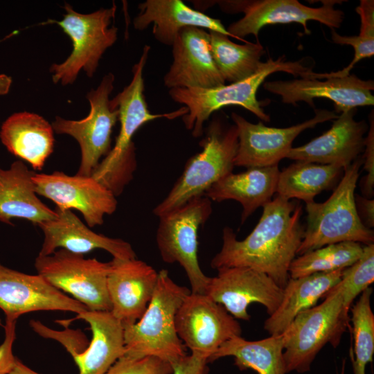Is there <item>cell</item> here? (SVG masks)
<instances>
[{
  "mask_svg": "<svg viewBox=\"0 0 374 374\" xmlns=\"http://www.w3.org/2000/svg\"><path fill=\"white\" fill-rule=\"evenodd\" d=\"M64 9L62 20L51 22L56 23L71 38L73 50L63 62L53 64L49 71L55 84L66 86L75 81L81 70L93 77L103 55L116 42L118 28L109 27L116 15L114 3L89 14L78 12L66 3Z\"/></svg>",
  "mask_w": 374,
  "mask_h": 374,
  "instance_id": "cell-7",
  "label": "cell"
},
{
  "mask_svg": "<svg viewBox=\"0 0 374 374\" xmlns=\"http://www.w3.org/2000/svg\"><path fill=\"white\" fill-rule=\"evenodd\" d=\"M16 321L6 320L3 326L5 337L0 345V374H8L12 368L16 357L12 346L16 338Z\"/></svg>",
  "mask_w": 374,
  "mask_h": 374,
  "instance_id": "cell-38",
  "label": "cell"
},
{
  "mask_svg": "<svg viewBox=\"0 0 374 374\" xmlns=\"http://www.w3.org/2000/svg\"><path fill=\"white\" fill-rule=\"evenodd\" d=\"M344 368H345V360L344 361V364L342 365V369L340 374H344Z\"/></svg>",
  "mask_w": 374,
  "mask_h": 374,
  "instance_id": "cell-44",
  "label": "cell"
},
{
  "mask_svg": "<svg viewBox=\"0 0 374 374\" xmlns=\"http://www.w3.org/2000/svg\"><path fill=\"white\" fill-rule=\"evenodd\" d=\"M355 11L360 17L359 35L374 37V1L361 0Z\"/></svg>",
  "mask_w": 374,
  "mask_h": 374,
  "instance_id": "cell-40",
  "label": "cell"
},
{
  "mask_svg": "<svg viewBox=\"0 0 374 374\" xmlns=\"http://www.w3.org/2000/svg\"><path fill=\"white\" fill-rule=\"evenodd\" d=\"M278 71L308 79L314 73L302 60L285 61L283 55L276 60L269 58L256 73L240 81L211 88H175L169 89L168 93L172 100L187 108L183 122L193 136L197 138L203 135L204 124L213 113L228 105L241 106L260 120L269 122V116L262 109L265 103L257 99L256 93L265 80Z\"/></svg>",
  "mask_w": 374,
  "mask_h": 374,
  "instance_id": "cell-2",
  "label": "cell"
},
{
  "mask_svg": "<svg viewBox=\"0 0 374 374\" xmlns=\"http://www.w3.org/2000/svg\"><path fill=\"white\" fill-rule=\"evenodd\" d=\"M265 90L281 97L282 102L295 105L304 101L315 108L314 98H324L334 103L336 114L360 106L374 105V81L364 80L354 74L325 79L299 78L268 81Z\"/></svg>",
  "mask_w": 374,
  "mask_h": 374,
  "instance_id": "cell-18",
  "label": "cell"
},
{
  "mask_svg": "<svg viewBox=\"0 0 374 374\" xmlns=\"http://www.w3.org/2000/svg\"><path fill=\"white\" fill-rule=\"evenodd\" d=\"M357 111L353 108L341 112L328 130L303 145L292 148L286 158L336 165L344 170L364 150L368 125L364 120H355Z\"/></svg>",
  "mask_w": 374,
  "mask_h": 374,
  "instance_id": "cell-21",
  "label": "cell"
},
{
  "mask_svg": "<svg viewBox=\"0 0 374 374\" xmlns=\"http://www.w3.org/2000/svg\"><path fill=\"white\" fill-rule=\"evenodd\" d=\"M362 163L360 156L344 170L341 180L326 202L305 204L307 225L296 255L341 242L373 244L374 232L362 223L355 202Z\"/></svg>",
  "mask_w": 374,
  "mask_h": 374,
  "instance_id": "cell-4",
  "label": "cell"
},
{
  "mask_svg": "<svg viewBox=\"0 0 374 374\" xmlns=\"http://www.w3.org/2000/svg\"><path fill=\"white\" fill-rule=\"evenodd\" d=\"M355 202L357 215L363 225L371 229L374 226V200L373 199L355 195Z\"/></svg>",
  "mask_w": 374,
  "mask_h": 374,
  "instance_id": "cell-41",
  "label": "cell"
},
{
  "mask_svg": "<svg viewBox=\"0 0 374 374\" xmlns=\"http://www.w3.org/2000/svg\"><path fill=\"white\" fill-rule=\"evenodd\" d=\"M208 363L207 359L198 355H186L172 364V374H208Z\"/></svg>",
  "mask_w": 374,
  "mask_h": 374,
  "instance_id": "cell-39",
  "label": "cell"
},
{
  "mask_svg": "<svg viewBox=\"0 0 374 374\" xmlns=\"http://www.w3.org/2000/svg\"><path fill=\"white\" fill-rule=\"evenodd\" d=\"M34 265L38 275L89 310L111 312L107 285L109 262L60 249L48 256L38 255Z\"/></svg>",
  "mask_w": 374,
  "mask_h": 374,
  "instance_id": "cell-11",
  "label": "cell"
},
{
  "mask_svg": "<svg viewBox=\"0 0 374 374\" xmlns=\"http://www.w3.org/2000/svg\"><path fill=\"white\" fill-rule=\"evenodd\" d=\"M33 180L37 194L53 201L57 208L78 210L89 227L102 225L105 216L116 210V197L91 176L35 172Z\"/></svg>",
  "mask_w": 374,
  "mask_h": 374,
  "instance_id": "cell-15",
  "label": "cell"
},
{
  "mask_svg": "<svg viewBox=\"0 0 374 374\" xmlns=\"http://www.w3.org/2000/svg\"><path fill=\"white\" fill-rule=\"evenodd\" d=\"M373 289L366 288L350 309L354 335L353 362L354 374H366V366L373 362L374 353V314L371 305Z\"/></svg>",
  "mask_w": 374,
  "mask_h": 374,
  "instance_id": "cell-33",
  "label": "cell"
},
{
  "mask_svg": "<svg viewBox=\"0 0 374 374\" xmlns=\"http://www.w3.org/2000/svg\"><path fill=\"white\" fill-rule=\"evenodd\" d=\"M171 46L173 60L163 77L166 87L211 88L225 84L213 58L208 30L184 28Z\"/></svg>",
  "mask_w": 374,
  "mask_h": 374,
  "instance_id": "cell-19",
  "label": "cell"
},
{
  "mask_svg": "<svg viewBox=\"0 0 374 374\" xmlns=\"http://www.w3.org/2000/svg\"><path fill=\"white\" fill-rule=\"evenodd\" d=\"M200 142L202 150L190 157L167 196L153 209L159 217L194 197L202 196L222 177L233 172L238 148L234 124L213 116Z\"/></svg>",
  "mask_w": 374,
  "mask_h": 374,
  "instance_id": "cell-5",
  "label": "cell"
},
{
  "mask_svg": "<svg viewBox=\"0 0 374 374\" xmlns=\"http://www.w3.org/2000/svg\"><path fill=\"white\" fill-rule=\"evenodd\" d=\"M331 39L334 43L340 45H350L354 48V57L350 63L342 70L324 73V78L344 77L348 75L354 66L364 58L374 55V37L362 35L343 36L331 29Z\"/></svg>",
  "mask_w": 374,
  "mask_h": 374,
  "instance_id": "cell-36",
  "label": "cell"
},
{
  "mask_svg": "<svg viewBox=\"0 0 374 374\" xmlns=\"http://www.w3.org/2000/svg\"><path fill=\"white\" fill-rule=\"evenodd\" d=\"M370 127L365 137L363 159L364 170L366 175L361 181L362 192L365 197L370 198L374 194V124L373 118H370Z\"/></svg>",
  "mask_w": 374,
  "mask_h": 374,
  "instance_id": "cell-37",
  "label": "cell"
},
{
  "mask_svg": "<svg viewBox=\"0 0 374 374\" xmlns=\"http://www.w3.org/2000/svg\"><path fill=\"white\" fill-rule=\"evenodd\" d=\"M323 301L299 313L282 333L286 373H305L318 353L330 343L336 348L348 326L349 309L335 285Z\"/></svg>",
  "mask_w": 374,
  "mask_h": 374,
  "instance_id": "cell-6",
  "label": "cell"
},
{
  "mask_svg": "<svg viewBox=\"0 0 374 374\" xmlns=\"http://www.w3.org/2000/svg\"><path fill=\"white\" fill-rule=\"evenodd\" d=\"M114 80V75L108 73L96 89L88 92L90 111L86 118L76 121L56 116L51 124L54 132L69 135L78 143L81 152L78 175L91 176L101 157L112 148V129L118 120V109L109 99Z\"/></svg>",
  "mask_w": 374,
  "mask_h": 374,
  "instance_id": "cell-12",
  "label": "cell"
},
{
  "mask_svg": "<svg viewBox=\"0 0 374 374\" xmlns=\"http://www.w3.org/2000/svg\"><path fill=\"white\" fill-rule=\"evenodd\" d=\"M175 328L191 353L208 362L222 344L242 332L239 322L224 306L206 294L191 292L177 312Z\"/></svg>",
  "mask_w": 374,
  "mask_h": 374,
  "instance_id": "cell-13",
  "label": "cell"
},
{
  "mask_svg": "<svg viewBox=\"0 0 374 374\" xmlns=\"http://www.w3.org/2000/svg\"><path fill=\"white\" fill-rule=\"evenodd\" d=\"M157 280L158 272L136 258H113L109 262L107 285L111 313L123 326L141 319L153 296Z\"/></svg>",
  "mask_w": 374,
  "mask_h": 374,
  "instance_id": "cell-20",
  "label": "cell"
},
{
  "mask_svg": "<svg viewBox=\"0 0 374 374\" xmlns=\"http://www.w3.org/2000/svg\"><path fill=\"white\" fill-rule=\"evenodd\" d=\"M54 131L42 116L21 112L10 115L1 125L0 139L12 154L41 170L53 152Z\"/></svg>",
  "mask_w": 374,
  "mask_h": 374,
  "instance_id": "cell-26",
  "label": "cell"
},
{
  "mask_svg": "<svg viewBox=\"0 0 374 374\" xmlns=\"http://www.w3.org/2000/svg\"><path fill=\"white\" fill-rule=\"evenodd\" d=\"M190 290L175 283L166 269L158 272L153 296L141 319L123 326L125 354L129 357L154 356L172 365L186 355L175 328L177 312Z\"/></svg>",
  "mask_w": 374,
  "mask_h": 374,
  "instance_id": "cell-3",
  "label": "cell"
},
{
  "mask_svg": "<svg viewBox=\"0 0 374 374\" xmlns=\"http://www.w3.org/2000/svg\"><path fill=\"white\" fill-rule=\"evenodd\" d=\"M313 118L285 128L267 127L261 121L252 123L232 112L231 118L238 132V148L234 166L247 168L278 165L292 148L294 140L304 130L334 121L339 114L324 109H314Z\"/></svg>",
  "mask_w": 374,
  "mask_h": 374,
  "instance_id": "cell-14",
  "label": "cell"
},
{
  "mask_svg": "<svg viewBox=\"0 0 374 374\" xmlns=\"http://www.w3.org/2000/svg\"><path fill=\"white\" fill-rule=\"evenodd\" d=\"M319 8L306 6L296 0H225L215 1L220 9L229 14L243 12L244 17L226 28L233 38L244 41L253 35L258 41L260 30L265 26L276 24L299 23L306 34H310L308 21H317L330 29L338 28L344 13L335 6L343 1L323 0Z\"/></svg>",
  "mask_w": 374,
  "mask_h": 374,
  "instance_id": "cell-9",
  "label": "cell"
},
{
  "mask_svg": "<svg viewBox=\"0 0 374 374\" xmlns=\"http://www.w3.org/2000/svg\"><path fill=\"white\" fill-rule=\"evenodd\" d=\"M283 350L282 334L258 341H247L238 336L222 344L210 362L233 356L235 365L240 370L251 368L258 374H285Z\"/></svg>",
  "mask_w": 374,
  "mask_h": 374,
  "instance_id": "cell-30",
  "label": "cell"
},
{
  "mask_svg": "<svg viewBox=\"0 0 374 374\" xmlns=\"http://www.w3.org/2000/svg\"><path fill=\"white\" fill-rule=\"evenodd\" d=\"M279 173L278 165L247 168L240 173L232 172L211 186L204 195L217 202H238L242 207V224L257 208L272 199Z\"/></svg>",
  "mask_w": 374,
  "mask_h": 374,
  "instance_id": "cell-27",
  "label": "cell"
},
{
  "mask_svg": "<svg viewBox=\"0 0 374 374\" xmlns=\"http://www.w3.org/2000/svg\"><path fill=\"white\" fill-rule=\"evenodd\" d=\"M112 102L118 112L119 133L114 146L100 161L91 177L116 197L131 181L137 166L134 134L145 123L167 115L151 113L144 91L138 87L124 89Z\"/></svg>",
  "mask_w": 374,
  "mask_h": 374,
  "instance_id": "cell-10",
  "label": "cell"
},
{
  "mask_svg": "<svg viewBox=\"0 0 374 374\" xmlns=\"http://www.w3.org/2000/svg\"><path fill=\"white\" fill-rule=\"evenodd\" d=\"M343 172L339 166L296 161L280 171L276 193L308 204L323 190L335 189Z\"/></svg>",
  "mask_w": 374,
  "mask_h": 374,
  "instance_id": "cell-29",
  "label": "cell"
},
{
  "mask_svg": "<svg viewBox=\"0 0 374 374\" xmlns=\"http://www.w3.org/2000/svg\"><path fill=\"white\" fill-rule=\"evenodd\" d=\"M55 218L38 225L44 233V242L38 255L48 256L57 249L84 254L94 249L108 251L113 258H136L132 245L120 238H109L91 231L71 210L55 208Z\"/></svg>",
  "mask_w": 374,
  "mask_h": 374,
  "instance_id": "cell-22",
  "label": "cell"
},
{
  "mask_svg": "<svg viewBox=\"0 0 374 374\" xmlns=\"http://www.w3.org/2000/svg\"><path fill=\"white\" fill-rule=\"evenodd\" d=\"M374 281V244L364 245L361 257L343 270L335 286L341 291L344 305L350 309L355 299Z\"/></svg>",
  "mask_w": 374,
  "mask_h": 374,
  "instance_id": "cell-34",
  "label": "cell"
},
{
  "mask_svg": "<svg viewBox=\"0 0 374 374\" xmlns=\"http://www.w3.org/2000/svg\"><path fill=\"white\" fill-rule=\"evenodd\" d=\"M139 14L133 21L137 30L152 24L154 37L160 43L172 46L179 32L193 26L233 36L218 19L192 8L181 0H146L139 4Z\"/></svg>",
  "mask_w": 374,
  "mask_h": 374,
  "instance_id": "cell-24",
  "label": "cell"
},
{
  "mask_svg": "<svg viewBox=\"0 0 374 374\" xmlns=\"http://www.w3.org/2000/svg\"><path fill=\"white\" fill-rule=\"evenodd\" d=\"M344 269L290 278L280 305L265 321V330L270 335H281L299 313L314 306L341 280Z\"/></svg>",
  "mask_w": 374,
  "mask_h": 374,
  "instance_id": "cell-28",
  "label": "cell"
},
{
  "mask_svg": "<svg viewBox=\"0 0 374 374\" xmlns=\"http://www.w3.org/2000/svg\"><path fill=\"white\" fill-rule=\"evenodd\" d=\"M8 374H39L15 358L13 366Z\"/></svg>",
  "mask_w": 374,
  "mask_h": 374,
  "instance_id": "cell-42",
  "label": "cell"
},
{
  "mask_svg": "<svg viewBox=\"0 0 374 374\" xmlns=\"http://www.w3.org/2000/svg\"><path fill=\"white\" fill-rule=\"evenodd\" d=\"M212 213L211 200L202 195L159 217L156 241L163 262H177L188 278L192 293L205 294L210 278L198 260V231Z\"/></svg>",
  "mask_w": 374,
  "mask_h": 374,
  "instance_id": "cell-8",
  "label": "cell"
},
{
  "mask_svg": "<svg viewBox=\"0 0 374 374\" xmlns=\"http://www.w3.org/2000/svg\"><path fill=\"white\" fill-rule=\"evenodd\" d=\"M12 78L6 74H0V96L6 95L9 92L12 84Z\"/></svg>",
  "mask_w": 374,
  "mask_h": 374,
  "instance_id": "cell-43",
  "label": "cell"
},
{
  "mask_svg": "<svg viewBox=\"0 0 374 374\" xmlns=\"http://www.w3.org/2000/svg\"><path fill=\"white\" fill-rule=\"evenodd\" d=\"M364 246L355 242H341L323 246L295 258L289 267L291 278L316 273L344 269L362 255Z\"/></svg>",
  "mask_w": 374,
  "mask_h": 374,
  "instance_id": "cell-32",
  "label": "cell"
},
{
  "mask_svg": "<svg viewBox=\"0 0 374 374\" xmlns=\"http://www.w3.org/2000/svg\"><path fill=\"white\" fill-rule=\"evenodd\" d=\"M34 174L19 160L8 169L0 168V222L12 224V219L21 218L38 226L55 217V210L36 195Z\"/></svg>",
  "mask_w": 374,
  "mask_h": 374,
  "instance_id": "cell-25",
  "label": "cell"
},
{
  "mask_svg": "<svg viewBox=\"0 0 374 374\" xmlns=\"http://www.w3.org/2000/svg\"><path fill=\"white\" fill-rule=\"evenodd\" d=\"M83 319L92 332V339L85 349L71 353L79 374H105L125 354L123 324L111 312L85 310L69 320L57 322L67 326L70 321Z\"/></svg>",
  "mask_w": 374,
  "mask_h": 374,
  "instance_id": "cell-23",
  "label": "cell"
},
{
  "mask_svg": "<svg viewBox=\"0 0 374 374\" xmlns=\"http://www.w3.org/2000/svg\"><path fill=\"white\" fill-rule=\"evenodd\" d=\"M205 294L234 318L249 321L250 304H262L271 315L281 302L283 289L264 273L248 267H224L210 278Z\"/></svg>",
  "mask_w": 374,
  "mask_h": 374,
  "instance_id": "cell-16",
  "label": "cell"
},
{
  "mask_svg": "<svg viewBox=\"0 0 374 374\" xmlns=\"http://www.w3.org/2000/svg\"><path fill=\"white\" fill-rule=\"evenodd\" d=\"M172 365L154 356H122L105 374H172Z\"/></svg>",
  "mask_w": 374,
  "mask_h": 374,
  "instance_id": "cell-35",
  "label": "cell"
},
{
  "mask_svg": "<svg viewBox=\"0 0 374 374\" xmlns=\"http://www.w3.org/2000/svg\"><path fill=\"white\" fill-rule=\"evenodd\" d=\"M213 58L225 82L244 80L257 71L265 53L259 41L238 44L227 35L208 30Z\"/></svg>",
  "mask_w": 374,
  "mask_h": 374,
  "instance_id": "cell-31",
  "label": "cell"
},
{
  "mask_svg": "<svg viewBox=\"0 0 374 374\" xmlns=\"http://www.w3.org/2000/svg\"><path fill=\"white\" fill-rule=\"evenodd\" d=\"M0 309L6 320L16 321L35 311L87 310L80 302L52 286L41 276L25 274L0 262Z\"/></svg>",
  "mask_w": 374,
  "mask_h": 374,
  "instance_id": "cell-17",
  "label": "cell"
},
{
  "mask_svg": "<svg viewBox=\"0 0 374 374\" xmlns=\"http://www.w3.org/2000/svg\"><path fill=\"white\" fill-rule=\"evenodd\" d=\"M262 208L259 222L244 240H238L230 227L224 228L222 248L210 265L217 270L248 267L267 274L283 289L303 238L302 206L276 195Z\"/></svg>",
  "mask_w": 374,
  "mask_h": 374,
  "instance_id": "cell-1",
  "label": "cell"
}]
</instances>
